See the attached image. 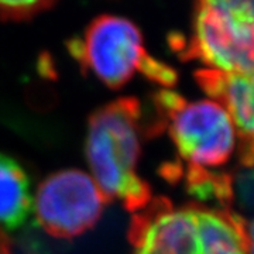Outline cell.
<instances>
[{"mask_svg":"<svg viewBox=\"0 0 254 254\" xmlns=\"http://www.w3.org/2000/svg\"><path fill=\"white\" fill-rule=\"evenodd\" d=\"M153 105L157 115L148 134L168 133L180 158L164 165L163 177L185 181L202 203L226 199L233 177L223 170L240 154V138L226 110L213 100H188L170 89L155 92Z\"/></svg>","mask_w":254,"mask_h":254,"instance_id":"cell-1","label":"cell"},{"mask_svg":"<svg viewBox=\"0 0 254 254\" xmlns=\"http://www.w3.org/2000/svg\"><path fill=\"white\" fill-rule=\"evenodd\" d=\"M131 254H253L252 226L232 208L153 198L133 213Z\"/></svg>","mask_w":254,"mask_h":254,"instance_id":"cell-2","label":"cell"},{"mask_svg":"<svg viewBox=\"0 0 254 254\" xmlns=\"http://www.w3.org/2000/svg\"><path fill=\"white\" fill-rule=\"evenodd\" d=\"M141 103L120 98L96 110L88 122L86 160L106 202L119 200L136 213L153 199L151 187L138 174L141 155Z\"/></svg>","mask_w":254,"mask_h":254,"instance_id":"cell-3","label":"cell"},{"mask_svg":"<svg viewBox=\"0 0 254 254\" xmlns=\"http://www.w3.org/2000/svg\"><path fill=\"white\" fill-rule=\"evenodd\" d=\"M68 50L85 71L112 89L125 86L136 73L164 88H173L178 81L173 66L147 53L140 30L125 17L95 18L82 37L68 43Z\"/></svg>","mask_w":254,"mask_h":254,"instance_id":"cell-4","label":"cell"},{"mask_svg":"<svg viewBox=\"0 0 254 254\" xmlns=\"http://www.w3.org/2000/svg\"><path fill=\"white\" fill-rule=\"evenodd\" d=\"M253 0H199L190 38L175 36L171 46L206 68L253 75Z\"/></svg>","mask_w":254,"mask_h":254,"instance_id":"cell-5","label":"cell"},{"mask_svg":"<svg viewBox=\"0 0 254 254\" xmlns=\"http://www.w3.org/2000/svg\"><path fill=\"white\" fill-rule=\"evenodd\" d=\"M106 203L91 175L73 168L51 174L40 184L33 210L48 235L72 239L96 225Z\"/></svg>","mask_w":254,"mask_h":254,"instance_id":"cell-6","label":"cell"},{"mask_svg":"<svg viewBox=\"0 0 254 254\" xmlns=\"http://www.w3.org/2000/svg\"><path fill=\"white\" fill-rule=\"evenodd\" d=\"M196 83L210 100L232 118L240 138V164H253V75L203 68L195 72Z\"/></svg>","mask_w":254,"mask_h":254,"instance_id":"cell-7","label":"cell"},{"mask_svg":"<svg viewBox=\"0 0 254 254\" xmlns=\"http://www.w3.org/2000/svg\"><path fill=\"white\" fill-rule=\"evenodd\" d=\"M33 212L27 173L11 157L0 153V229L17 230Z\"/></svg>","mask_w":254,"mask_h":254,"instance_id":"cell-8","label":"cell"},{"mask_svg":"<svg viewBox=\"0 0 254 254\" xmlns=\"http://www.w3.org/2000/svg\"><path fill=\"white\" fill-rule=\"evenodd\" d=\"M54 0H0V14L4 18L21 20L48 9Z\"/></svg>","mask_w":254,"mask_h":254,"instance_id":"cell-9","label":"cell"},{"mask_svg":"<svg viewBox=\"0 0 254 254\" xmlns=\"http://www.w3.org/2000/svg\"><path fill=\"white\" fill-rule=\"evenodd\" d=\"M0 254H11L9 240L6 237L4 230H1V229H0Z\"/></svg>","mask_w":254,"mask_h":254,"instance_id":"cell-10","label":"cell"}]
</instances>
